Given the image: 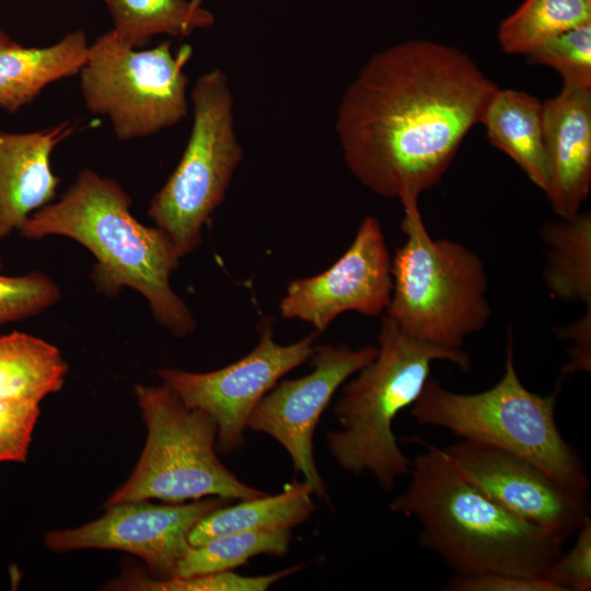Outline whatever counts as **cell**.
I'll return each mask as SVG.
<instances>
[{
    "instance_id": "8992f818",
    "label": "cell",
    "mask_w": 591,
    "mask_h": 591,
    "mask_svg": "<svg viewBox=\"0 0 591 591\" xmlns=\"http://www.w3.org/2000/svg\"><path fill=\"white\" fill-rule=\"evenodd\" d=\"M402 205L406 241L391 259L393 290L384 314L418 340L462 350L493 314L484 263L460 242L431 237L418 201Z\"/></svg>"
},
{
    "instance_id": "4fadbf2b",
    "label": "cell",
    "mask_w": 591,
    "mask_h": 591,
    "mask_svg": "<svg viewBox=\"0 0 591 591\" xmlns=\"http://www.w3.org/2000/svg\"><path fill=\"white\" fill-rule=\"evenodd\" d=\"M391 259L379 220L366 217L350 246L331 267L289 282L280 315L306 322L320 334L348 311L367 316L385 313L393 290Z\"/></svg>"
},
{
    "instance_id": "7c38bea8",
    "label": "cell",
    "mask_w": 591,
    "mask_h": 591,
    "mask_svg": "<svg viewBox=\"0 0 591 591\" xmlns=\"http://www.w3.org/2000/svg\"><path fill=\"white\" fill-rule=\"evenodd\" d=\"M229 502L206 497L188 503L154 505L140 500L114 505L90 523L48 532L44 544L54 553L86 548L127 552L140 557L151 576L169 578L192 547L188 537L195 525Z\"/></svg>"
},
{
    "instance_id": "ba28073f",
    "label": "cell",
    "mask_w": 591,
    "mask_h": 591,
    "mask_svg": "<svg viewBox=\"0 0 591 591\" xmlns=\"http://www.w3.org/2000/svg\"><path fill=\"white\" fill-rule=\"evenodd\" d=\"M190 101L193 124L187 143L148 208L149 218L167 234L181 257L200 245L202 228L224 201L244 154L228 74L220 68L200 74Z\"/></svg>"
},
{
    "instance_id": "484cf974",
    "label": "cell",
    "mask_w": 591,
    "mask_h": 591,
    "mask_svg": "<svg viewBox=\"0 0 591 591\" xmlns=\"http://www.w3.org/2000/svg\"><path fill=\"white\" fill-rule=\"evenodd\" d=\"M525 57L556 70L564 84L591 89V21L545 40Z\"/></svg>"
},
{
    "instance_id": "9c48e42d",
    "label": "cell",
    "mask_w": 591,
    "mask_h": 591,
    "mask_svg": "<svg viewBox=\"0 0 591 591\" xmlns=\"http://www.w3.org/2000/svg\"><path fill=\"white\" fill-rule=\"evenodd\" d=\"M192 55L188 44L173 53L171 40L151 49L132 48L109 31L89 46L79 71L85 106L106 116L123 141L173 127L188 113L184 68Z\"/></svg>"
},
{
    "instance_id": "52a82bcc",
    "label": "cell",
    "mask_w": 591,
    "mask_h": 591,
    "mask_svg": "<svg viewBox=\"0 0 591 591\" xmlns=\"http://www.w3.org/2000/svg\"><path fill=\"white\" fill-rule=\"evenodd\" d=\"M134 392L148 431L146 444L131 475L104 508L150 499L246 500L267 494L240 480L220 461L218 428L209 414L188 407L163 382L136 384Z\"/></svg>"
},
{
    "instance_id": "5b68a950",
    "label": "cell",
    "mask_w": 591,
    "mask_h": 591,
    "mask_svg": "<svg viewBox=\"0 0 591 591\" xmlns=\"http://www.w3.org/2000/svg\"><path fill=\"white\" fill-rule=\"evenodd\" d=\"M560 383L547 395L528 390L514 364L508 332L505 370L490 389L456 393L430 378L410 407L418 425L442 428L461 440L490 445L540 466L570 490L588 497L584 465L556 422Z\"/></svg>"
},
{
    "instance_id": "1f68e13d",
    "label": "cell",
    "mask_w": 591,
    "mask_h": 591,
    "mask_svg": "<svg viewBox=\"0 0 591 591\" xmlns=\"http://www.w3.org/2000/svg\"><path fill=\"white\" fill-rule=\"evenodd\" d=\"M2 268V260H1V257H0V269Z\"/></svg>"
},
{
    "instance_id": "30bf717a",
    "label": "cell",
    "mask_w": 591,
    "mask_h": 591,
    "mask_svg": "<svg viewBox=\"0 0 591 591\" xmlns=\"http://www.w3.org/2000/svg\"><path fill=\"white\" fill-rule=\"evenodd\" d=\"M255 348L237 361L209 372H190L176 368L157 371L192 408L209 414L217 424V447L230 454L244 443L251 414L260 399L288 372L308 361L314 350L316 332L290 345L274 339L269 318L258 326Z\"/></svg>"
},
{
    "instance_id": "6da1fadb",
    "label": "cell",
    "mask_w": 591,
    "mask_h": 591,
    "mask_svg": "<svg viewBox=\"0 0 591 591\" xmlns=\"http://www.w3.org/2000/svg\"><path fill=\"white\" fill-rule=\"evenodd\" d=\"M497 89L457 48L428 39L383 48L336 111L348 170L381 197L418 201L445 174Z\"/></svg>"
},
{
    "instance_id": "5bb4252c",
    "label": "cell",
    "mask_w": 591,
    "mask_h": 591,
    "mask_svg": "<svg viewBox=\"0 0 591 591\" xmlns=\"http://www.w3.org/2000/svg\"><path fill=\"white\" fill-rule=\"evenodd\" d=\"M442 450L486 496L565 543L590 517L587 496L570 490L525 459L461 439Z\"/></svg>"
},
{
    "instance_id": "44dd1931",
    "label": "cell",
    "mask_w": 591,
    "mask_h": 591,
    "mask_svg": "<svg viewBox=\"0 0 591 591\" xmlns=\"http://www.w3.org/2000/svg\"><path fill=\"white\" fill-rule=\"evenodd\" d=\"M67 371L55 345L21 332L0 336V399L42 402L61 390Z\"/></svg>"
},
{
    "instance_id": "2e32d148",
    "label": "cell",
    "mask_w": 591,
    "mask_h": 591,
    "mask_svg": "<svg viewBox=\"0 0 591 591\" xmlns=\"http://www.w3.org/2000/svg\"><path fill=\"white\" fill-rule=\"evenodd\" d=\"M74 128L66 120L32 132L0 130V240L20 232L31 215L53 202L60 178L50 158Z\"/></svg>"
},
{
    "instance_id": "9a60e30c",
    "label": "cell",
    "mask_w": 591,
    "mask_h": 591,
    "mask_svg": "<svg viewBox=\"0 0 591 591\" xmlns=\"http://www.w3.org/2000/svg\"><path fill=\"white\" fill-rule=\"evenodd\" d=\"M546 197L559 218L580 212L591 189V89L563 84L543 102Z\"/></svg>"
},
{
    "instance_id": "603a6c76",
    "label": "cell",
    "mask_w": 591,
    "mask_h": 591,
    "mask_svg": "<svg viewBox=\"0 0 591 591\" xmlns=\"http://www.w3.org/2000/svg\"><path fill=\"white\" fill-rule=\"evenodd\" d=\"M591 21V0H524L498 27L511 55L526 56L545 40Z\"/></svg>"
},
{
    "instance_id": "f546056e",
    "label": "cell",
    "mask_w": 591,
    "mask_h": 591,
    "mask_svg": "<svg viewBox=\"0 0 591 591\" xmlns=\"http://www.w3.org/2000/svg\"><path fill=\"white\" fill-rule=\"evenodd\" d=\"M447 591H559L542 577H531L501 571L454 573L447 582Z\"/></svg>"
},
{
    "instance_id": "83f0119b",
    "label": "cell",
    "mask_w": 591,
    "mask_h": 591,
    "mask_svg": "<svg viewBox=\"0 0 591 591\" xmlns=\"http://www.w3.org/2000/svg\"><path fill=\"white\" fill-rule=\"evenodd\" d=\"M39 403L33 399H0V463L25 462L38 420Z\"/></svg>"
},
{
    "instance_id": "3957f363",
    "label": "cell",
    "mask_w": 591,
    "mask_h": 591,
    "mask_svg": "<svg viewBox=\"0 0 591 591\" xmlns=\"http://www.w3.org/2000/svg\"><path fill=\"white\" fill-rule=\"evenodd\" d=\"M416 441L426 449L412 460L409 484L390 510L419 522V544L459 575L501 571L545 578L565 542L486 496L441 448Z\"/></svg>"
},
{
    "instance_id": "e0dca14e",
    "label": "cell",
    "mask_w": 591,
    "mask_h": 591,
    "mask_svg": "<svg viewBox=\"0 0 591 591\" xmlns=\"http://www.w3.org/2000/svg\"><path fill=\"white\" fill-rule=\"evenodd\" d=\"M88 50L80 30L47 47H25L0 32V107L15 113L48 84L79 73Z\"/></svg>"
},
{
    "instance_id": "8fae6325",
    "label": "cell",
    "mask_w": 591,
    "mask_h": 591,
    "mask_svg": "<svg viewBox=\"0 0 591 591\" xmlns=\"http://www.w3.org/2000/svg\"><path fill=\"white\" fill-rule=\"evenodd\" d=\"M378 346L352 349L345 344L314 347L310 373L277 383L257 404L247 429L275 439L289 454L313 494L328 505L331 499L314 456V431L332 397L348 378L371 362Z\"/></svg>"
},
{
    "instance_id": "cb8c5ba5",
    "label": "cell",
    "mask_w": 591,
    "mask_h": 591,
    "mask_svg": "<svg viewBox=\"0 0 591 591\" xmlns=\"http://www.w3.org/2000/svg\"><path fill=\"white\" fill-rule=\"evenodd\" d=\"M290 530L240 531L223 534L192 546L178 561L174 576L231 571L257 555H285L290 546Z\"/></svg>"
},
{
    "instance_id": "277c9868",
    "label": "cell",
    "mask_w": 591,
    "mask_h": 591,
    "mask_svg": "<svg viewBox=\"0 0 591 591\" xmlns=\"http://www.w3.org/2000/svg\"><path fill=\"white\" fill-rule=\"evenodd\" d=\"M378 349L376 357L343 387L333 407L339 429L326 433V443L341 468L356 476L370 473L385 493H391L412 466L397 443L394 420L420 396L432 362L449 361L467 372L471 359L464 349L418 340L386 314Z\"/></svg>"
},
{
    "instance_id": "4dcf8cb0",
    "label": "cell",
    "mask_w": 591,
    "mask_h": 591,
    "mask_svg": "<svg viewBox=\"0 0 591 591\" xmlns=\"http://www.w3.org/2000/svg\"><path fill=\"white\" fill-rule=\"evenodd\" d=\"M561 340H570L569 360L561 371L566 373L591 372V308L577 321L556 331Z\"/></svg>"
},
{
    "instance_id": "ffe728a7",
    "label": "cell",
    "mask_w": 591,
    "mask_h": 591,
    "mask_svg": "<svg viewBox=\"0 0 591 591\" xmlns=\"http://www.w3.org/2000/svg\"><path fill=\"white\" fill-rule=\"evenodd\" d=\"M541 236L547 247L543 276L549 296L591 308V215L551 220Z\"/></svg>"
},
{
    "instance_id": "7a4b0ae2",
    "label": "cell",
    "mask_w": 591,
    "mask_h": 591,
    "mask_svg": "<svg viewBox=\"0 0 591 591\" xmlns=\"http://www.w3.org/2000/svg\"><path fill=\"white\" fill-rule=\"evenodd\" d=\"M131 205L117 181L83 169L57 201L30 216L19 234L79 243L95 259L91 279L97 292L113 298L124 288L137 291L155 322L183 338L196 329V321L170 282L182 257L163 230L132 216Z\"/></svg>"
},
{
    "instance_id": "7402d4cb",
    "label": "cell",
    "mask_w": 591,
    "mask_h": 591,
    "mask_svg": "<svg viewBox=\"0 0 591 591\" xmlns=\"http://www.w3.org/2000/svg\"><path fill=\"white\" fill-rule=\"evenodd\" d=\"M114 22L116 37L132 48L144 47L153 36L185 37L215 23L202 0H103Z\"/></svg>"
},
{
    "instance_id": "f1b7e54d",
    "label": "cell",
    "mask_w": 591,
    "mask_h": 591,
    "mask_svg": "<svg viewBox=\"0 0 591 591\" xmlns=\"http://www.w3.org/2000/svg\"><path fill=\"white\" fill-rule=\"evenodd\" d=\"M572 547L563 552L551 565L545 578L559 591L591 590V518L588 517L576 532Z\"/></svg>"
},
{
    "instance_id": "4316f807",
    "label": "cell",
    "mask_w": 591,
    "mask_h": 591,
    "mask_svg": "<svg viewBox=\"0 0 591 591\" xmlns=\"http://www.w3.org/2000/svg\"><path fill=\"white\" fill-rule=\"evenodd\" d=\"M60 299L59 286L45 273L0 274V326L38 315Z\"/></svg>"
},
{
    "instance_id": "d4e9b609",
    "label": "cell",
    "mask_w": 591,
    "mask_h": 591,
    "mask_svg": "<svg viewBox=\"0 0 591 591\" xmlns=\"http://www.w3.org/2000/svg\"><path fill=\"white\" fill-rule=\"evenodd\" d=\"M304 565H297L265 576L247 577L231 571L210 572L188 577L157 578L144 571L130 569L108 583L111 590L141 591H265L278 580L293 575Z\"/></svg>"
},
{
    "instance_id": "ac0fdd59",
    "label": "cell",
    "mask_w": 591,
    "mask_h": 591,
    "mask_svg": "<svg viewBox=\"0 0 591 591\" xmlns=\"http://www.w3.org/2000/svg\"><path fill=\"white\" fill-rule=\"evenodd\" d=\"M480 124L489 142L519 165L541 190L547 186L543 102L525 91L497 89Z\"/></svg>"
},
{
    "instance_id": "d6986e66",
    "label": "cell",
    "mask_w": 591,
    "mask_h": 591,
    "mask_svg": "<svg viewBox=\"0 0 591 591\" xmlns=\"http://www.w3.org/2000/svg\"><path fill=\"white\" fill-rule=\"evenodd\" d=\"M312 487L303 482L287 484L277 495L224 505L202 518L192 530L188 541L198 546L217 536L257 530H291L303 523L314 511Z\"/></svg>"
}]
</instances>
